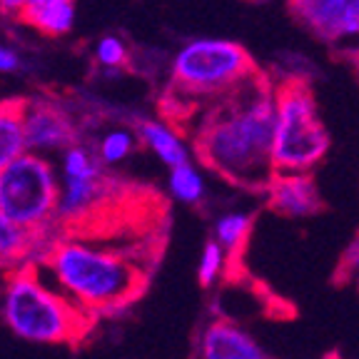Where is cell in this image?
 Segmentation results:
<instances>
[{
    "instance_id": "30bf717a",
    "label": "cell",
    "mask_w": 359,
    "mask_h": 359,
    "mask_svg": "<svg viewBox=\"0 0 359 359\" xmlns=\"http://www.w3.org/2000/svg\"><path fill=\"white\" fill-rule=\"evenodd\" d=\"M264 192L269 210L282 217H312L322 210V195L312 172H275Z\"/></svg>"
},
{
    "instance_id": "44dd1931",
    "label": "cell",
    "mask_w": 359,
    "mask_h": 359,
    "mask_svg": "<svg viewBox=\"0 0 359 359\" xmlns=\"http://www.w3.org/2000/svg\"><path fill=\"white\" fill-rule=\"evenodd\" d=\"M20 67V57L8 45H0V73H15Z\"/></svg>"
},
{
    "instance_id": "6da1fadb",
    "label": "cell",
    "mask_w": 359,
    "mask_h": 359,
    "mask_svg": "<svg viewBox=\"0 0 359 359\" xmlns=\"http://www.w3.org/2000/svg\"><path fill=\"white\" fill-rule=\"evenodd\" d=\"M275 78L257 70L210 105L195 150L210 170L245 190H267L275 175Z\"/></svg>"
},
{
    "instance_id": "7c38bea8",
    "label": "cell",
    "mask_w": 359,
    "mask_h": 359,
    "mask_svg": "<svg viewBox=\"0 0 359 359\" xmlns=\"http://www.w3.org/2000/svg\"><path fill=\"white\" fill-rule=\"evenodd\" d=\"M20 18L45 35H65L75 25V0H28Z\"/></svg>"
},
{
    "instance_id": "8992f818",
    "label": "cell",
    "mask_w": 359,
    "mask_h": 359,
    "mask_svg": "<svg viewBox=\"0 0 359 359\" xmlns=\"http://www.w3.org/2000/svg\"><path fill=\"white\" fill-rule=\"evenodd\" d=\"M60 180L50 157L25 150L0 170V210L33 235H45L57 217Z\"/></svg>"
},
{
    "instance_id": "5b68a950",
    "label": "cell",
    "mask_w": 359,
    "mask_h": 359,
    "mask_svg": "<svg viewBox=\"0 0 359 359\" xmlns=\"http://www.w3.org/2000/svg\"><path fill=\"white\" fill-rule=\"evenodd\" d=\"M259 67L235 40L195 38L175 53L170 88L182 100L215 102L252 78Z\"/></svg>"
},
{
    "instance_id": "cb8c5ba5",
    "label": "cell",
    "mask_w": 359,
    "mask_h": 359,
    "mask_svg": "<svg viewBox=\"0 0 359 359\" xmlns=\"http://www.w3.org/2000/svg\"><path fill=\"white\" fill-rule=\"evenodd\" d=\"M357 67H359V55H357Z\"/></svg>"
},
{
    "instance_id": "9a60e30c",
    "label": "cell",
    "mask_w": 359,
    "mask_h": 359,
    "mask_svg": "<svg viewBox=\"0 0 359 359\" xmlns=\"http://www.w3.org/2000/svg\"><path fill=\"white\" fill-rule=\"evenodd\" d=\"M43 235H33L0 210V262H25Z\"/></svg>"
},
{
    "instance_id": "ba28073f",
    "label": "cell",
    "mask_w": 359,
    "mask_h": 359,
    "mask_svg": "<svg viewBox=\"0 0 359 359\" xmlns=\"http://www.w3.org/2000/svg\"><path fill=\"white\" fill-rule=\"evenodd\" d=\"M287 11L322 43L359 38V0H287Z\"/></svg>"
},
{
    "instance_id": "e0dca14e",
    "label": "cell",
    "mask_w": 359,
    "mask_h": 359,
    "mask_svg": "<svg viewBox=\"0 0 359 359\" xmlns=\"http://www.w3.org/2000/svg\"><path fill=\"white\" fill-rule=\"evenodd\" d=\"M135 142H137V137H135L130 130L112 128L100 135V140H97V145H95V152L102 160V165L110 168V165L123 163V160H128V157L133 155Z\"/></svg>"
},
{
    "instance_id": "2e32d148",
    "label": "cell",
    "mask_w": 359,
    "mask_h": 359,
    "mask_svg": "<svg viewBox=\"0 0 359 359\" xmlns=\"http://www.w3.org/2000/svg\"><path fill=\"white\" fill-rule=\"evenodd\" d=\"M168 187L175 200L185 202V205H197L205 197V180H202V175L197 172V168L192 163L170 168Z\"/></svg>"
},
{
    "instance_id": "d6986e66",
    "label": "cell",
    "mask_w": 359,
    "mask_h": 359,
    "mask_svg": "<svg viewBox=\"0 0 359 359\" xmlns=\"http://www.w3.org/2000/svg\"><path fill=\"white\" fill-rule=\"evenodd\" d=\"M224 257H227V250H224L217 240L208 242V245L202 247L200 264H197V277H200L202 287H210L215 280H217V275L224 267Z\"/></svg>"
},
{
    "instance_id": "5bb4252c",
    "label": "cell",
    "mask_w": 359,
    "mask_h": 359,
    "mask_svg": "<svg viewBox=\"0 0 359 359\" xmlns=\"http://www.w3.org/2000/svg\"><path fill=\"white\" fill-rule=\"evenodd\" d=\"M22 105L20 100L0 102V170L20 157L28 150L25 142V123H22Z\"/></svg>"
},
{
    "instance_id": "277c9868",
    "label": "cell",
    "mask_w": 359,
    "mask_h": 359,
    "mask_svg": "<svg viewBox=\"0 0 359 359\" xmlns=\"http://www.w3.org/2000/svg\"><path fill=\"white\" fill-rule=\"evenodd\" d=\"M330 152V133L312 85L299 75L275 78V172H312Z\"/></svg>"
},
{
    "instance_id": "7a4b0ae2",
    "label": "cell",
    "mask_w": 359,
    "mask_h": 359,
    "mask_svg": "<svg viewBox=\"0 0 359 359\" xmlns=\"http://www.w3.org/2000/svg\"><path fill=\"white\" fill-rule=\"evenodd\" d=\"M40 262L50 272L53 287L93 317L135 302L147 285V269L135 255L83 240L50 242Z\"/></svg>"
},
{
    "instance_id": "52a82bcc",
    "label": "cell",
    "mask_w": 359,
    "mask_h": 359,
    "mask_svg": "<svg viewBox=\"0 0 359 359\" xmlns=\"http://www.w3.org/2000/svg\"><path fill=\"white\" fill-rule=\"evenodd\" d=\"M112 182L93 147L73 142L60 152V200L55 222L75 224L88 219L110 195Z\"/></svg>"
},
{
    "instance_id": "9c48e42d",
    "label": "cell",
    "mask_w": 359,
    "mask_h": 359,
    "mask_svg": "<svg viewBox=\"0 0 359 359\" xmlns=\"http://www.w3.org/2000/svg\"><path fill=\"white\" fill-rule=\"evenodd\" d=\"M25 142L28 150L40 155H60L65 147L78 142V130L57 102L33 100L22 105Z\"/></svg>"
},
{
    "instance_id": "3957f363",
    "label": "cell",
    "mask_w": 359,
    "mask_h": 359,
    "mask_svg": "<svg viewBox=\"0 0 359 359\" xmlns=\"http://www.w3.org/2000/svg\"><path fill=\"white\" fill-rule=\"evenodd\" d=\"M0 314L13 334L33 344H78L95 322L93 314L45 282L35 264H15L8 275Z\"/></svg>"
},
{
    "instance_id": "603a6c76",
    "label": "cell",
    "mask_w": 359,
    "mask_h": 359,
    "mask_svg": "<svg viewBox=\"0 0 359 359\" xmlns=\"http://www.w3.org/2000/svg\"><path fill=\"white\" fill-rule=\"evenodd\" d=\"M352 277H354V287H357V294H359V262H357V267L352 269Z\"/></svg>"
},
{
    "instance_id": "ac0fdd59",
    "label": "cell",
    "mask_w": 359,
    "mask_h": 359,
    "mask_svg": "<svg viewBox=\"0 0 359 359\" xmlns=\"http://www.w3.org/2000/svg\"><path fill=\"white\" fill-rule=\"evenodd\" d=\"M250 227H252V217H250V215L227 212L217 219V224H215V237H217V242L227 250V252H232V250H237V247L247 240Z\"/></svg>"
},
{
    "instance_id": "7402d4cb",
    "label": "cell",
    "mask_w": 359,
    "mask_h": 359,
    "mask_svg": "<svg viewBox=\"0 0 359 359\" xmlns=\"http://www.w3.org/2000/svg\"><path fill=\"white\" fill-rule=\"evenodd\" d=\"M25 3H28V0H0V11L6 13V15H18V18H20Z\"/></svg>"
},
{
    "instance_id": "ffe728a7",
    "label": "cell",
    "mask_w": 359,
    "mask_h": 359,
    "mask_svg": "<svg viewBox=\"0 0 359 359\" xmlns=\"http://www.w3.org/2000/svg\"><path fill=\"white\" fill-rule=\"evenodd\" d=\"M95 62L105 70H118L128 62V45L118 35H105L95 45Z\"/></svg>"
},
{
    "instance_id": "4fadbf2b",
    "label": "cell",
    "mask_w": 359,
    "mask_h": 359,
    "mask_svg": "<svg viewBox=\"0 0 359 359\" xmlns=\"http://www.w3.org/2000/svg\"><path fill=\"white\" fill-rule=\"evenodd\" d=\"M137 133H140L142 145L150 147L152 155H157V160L165 163L168 168L190 163V147L170 125L160 123V120H145V123H140Z\"/></svg>"
},
{
    "instance_id": "8fae6325",
    "label": "cell",
    "mask_w": 359,
    "mask_h": 359,
    "mask_svg": "<svg viewBox=\"0 0 359 359\" xmlns=\"http://www.w3.org/2000/svg\"><path fill=\"white\" fill-rule=\"evenodd\" d=\"M202 359H264L255 337L230 320H215L208 325L200 342Z\"/></svg>"
}]
</instances>
